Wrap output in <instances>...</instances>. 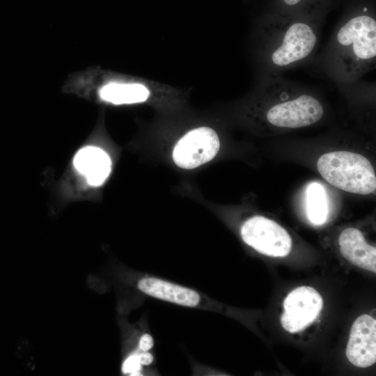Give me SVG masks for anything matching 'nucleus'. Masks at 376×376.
Segmentation results:
<instances>
[{"label":"nucleus","mask_w":376,"mask_h":376,"mask_svg":"<svg viewBox=\"0 0 376 376\" xmlns=\"http://www.w3.org/2000/svg\"><path fill=\"white\" fill-rule=\"evenodd\" d=\"M137 287L150 297L182 306L196 308L206 303L196 290L156 277L141 279Z\"/></svg>","instance_id":"9"},{"label":"nucleus","mask_w":376,"mask_h":376,"mask_svg":"<svg viewBox=\"0 0 376 376\" xmlns=\"http://www.w3.org/2000/svg\"><path fill=\"white\" fill-rule=\"evenodd\" d=\"M154 345L153 338L149 334H143L139 339V347L141 351L150 350Z\"/></svg>","instance_id":"15"},{"label":"nucleus","mask_w":376,"mask_h":376,"mask_svg":"<svg viewBox=\"0 0 376 376\" xmlns=\"http://www.w3.org/2000/svg\"><path fill=\"white\" fill-rule=\"evenodd\" d=\"M319 40L318 30L306 20L278 19L259 32L260 54L268 75L301 65L312 57Z\"/></svg>","instance_id":"2"},{"label":"nucleus","mask_w":376,"mask_h":376,"mask_svg":"<svg viewBox=\"0 0 376 376\" xmlns=\"http://www.w3.org/2000/svg\"><path fill=\"white\" fill-rule=\"evenodd\" d=\"M284 3L290 7H295L302 3L303 0H283Z\"/></svg>","instance_id":"17"},{"label":"nucleus","mask_w":376,"mask_h":376,"mask_svg":"<svg viewBox=\"0 0 376 376\" xmlns=\"http://www.w3.org/2000/svg\"><path fill=\"white\" fill-rule=\"evenodd\" d=\"M243 241L258 253L272 257H285L291 251L288 233L274 221L262 216L247 219L240 230Z\"/></svg>","instance_id":"5"},{"label":"nucleus","mask_w":376,"mask_h":376,"mask_svg":"<svg viewBox=\"0 0 376 376\" xmlns=\"http://www.w3.org/2000/svg\"><path fill=\"white\" fill-rule=\"evenodd\" d=\"M141 368L137 354H132L128 357L122 365V371L124 373L132 375H137Z\"/></svg>","instance_id":"14"},{"label":"nucleus","mask_w":376,"mask_h":376,"mask_svg":"<svg viewBox=\"0 0 376 376\" xmlns=\"http://www.w3.org/2000/svg\"><path fill=\"white\" fill-rule=\"evenodd\" d=\"M279 75H267L260 86L269 100L265 112L266 123L276 128L295 129L318 122L324 111L318 98Z\"/></svg>","instance_id":"3"},{"label":"nucleus","mask_w":376,"mask_h":376,"mask_svg":"<svg viewBox=\"0 0 376 376\" xmlns=\"http://www.w3.org/2000/svg\"><path fill=\"white\" fill-rule=\"evenodd\" d=\"M138 359L141 366H149L153 361V356L147 351H143V352L137 354Z\"/></svg>","instance_id":"16"},{"label":"nucleus","mask_w":376,"mask_h":376,"mask_svg":"<svg viewBox=\"0 0 376 376\" xmlns=\"http://www.w3.org/2000/svg\"><path fill=\"white\" fill-rule=\"evenodd\" d=\"M317 169L327 182L345 191L369 194L375 191V170L362 155L344 150L329 152L320 156Z\"/></svg>","instance_id":"4"},{"label":"nucleus","mask_w":376,"mask_h":376,"mask_svg":"<svg viewBox=\"0 0 376 376\" xmlns=\"http://www.w3.org/2000/svg\"><path fill=\"white\" fill-rule=\"evenodd\" d=\"M349 361L359 368L376 362V320L363 314L354 322L345 351Z\"/></svg>","instance_id":"8"},{"label":"nucleus","mask_w":376,"mask_h":376,"mask_svg":"<svg viewBox=\"0 0 376 376\" xmlns=\"http://www.w3.org/2000/svg\"><path fill=\"white\" fill-rule=\"evenodd\" d=\"M306 194V208L308 220L315 226L324 224L329 210L324 187L318 182H311L308 185Z\"/></svg>","instance_id":"13"},{"label":"nucleus","mask_w":376,"mask_h":376,"mask_svg":"<svg viewBox=\"0 0 376 376\" xmlns=\"http://www.w3.org/2000/svg\"><path fill=\"white\" fill-rule=\"evenodd\" d=\"M219 148L217 133L210 127H200L179 139L173 148L172 158L178 167L191 170L211 161Z\"/></svg>","instance_id":"6"},{"label":"nucleus","mask_w":376,"mask_h":376,"mask_svg":"<svg viewBox=\"0 0 376 376\" xmlns=\"http://www.w3.org/2000/svg\"><path fill=\"white\" fill-rule=\"evenodd\" d=\"M148 89L136 83L110 82L99 90V96L113 104H130L143 102L149 96Z\"/></svg>","instance_id":"12"},{"label":"nucleus","mask_w":376,"mask_h":376,"mask_svg":"<svg viewBox=\"0 0 376 376\" xmlns=\"http://www.w3.org/2000/svg\"><path fill=\"white\" fill-rule=\"evenodd\" d=\"M375 58L376 20L361 14L350 17L334 31L323 63L333 79L350 84L373 69Z\"/></svg>","instance_id":"1"},{"label":"nucleus","mask_w":376,"mask_h":376,"mask_svg":"<svg viewBox=\"0 0 376 376\" xmlns=\"http://www.w3.org/2000/svg\"><path fill=\"white\" fill-rule=\"evenodd\" d=\"M322 307L323 299L316 290L310 286L296 288L283 301L281 325L290 333L304 330L317 318Z\"/></svg>","instance_id":"7"},{"label":"nucleus","mask_w":376,"mask_h":376,"mask_svg":"<svg viewBox=\"0 0 376 376\" xmlns=\"http://www.w3.org/2000/svg\"><path fill=\"white\" fill-rule=\"evenodd\" d=\"M340 252L352 265L376 272V248L368 244L355 228L344 229L338 237Z\"/></svg>","instance_id":"11"},{"label":"nucleus","mask_w":376,"mask_h":376,"mask_svg":"<svg viewBox=\"0 0 376 376\" xmlns=\"http://www.w3.org/2000/svg\"><path fill=\"white\" fill-rule=\"evenodd\" d=\"M73 164L76 171L93 187L102 185L111 170L109 155L95 146H87L80 149L74 157Z\"/></svg>","instance_id":"10"}]
</instances>
